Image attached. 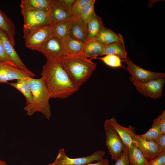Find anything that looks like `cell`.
<instances>
[{
    "label": "cell",
    "instance_id": "obj_1",
    "mask_svg": "<svg viewBox=\"0 0 165 165\" xmlns=\"http://www.w3.org/2000/svg\"><path fill=\"white\" fill-rule=\"evenodd\" d=\"M41 75L51 98H66L79 89L71 79L61 60L46 61L42 66Z\"/></svg>",
    "mask_w": 165,
    "mask_h": 165
},
{
    "label": "cell",
    "instance_id": "obj_2",
    "mask_svg": "<svg viewBox=\"0 0 165 165\" xmlns=\"http://www.w3.org/2000/svg\"><path fill=\"white\" fill-rule=\"evenodd\" d=\"M71 79L79 88L90 77L97 63L81 53L66 54L61 60Z\"/></svg>",
    "mask_w": 165,
    "mask_h": 165
},
{
    "label": "cell",
    "instance_id": "obj_3",
    "mask_svg": "<svg viewBox=\"0 0 165 165\" xmlns=\"http://www.w3.org/2000/svg\"><path fill=\"white\" fill-rule=\"evenodd\" d=\"M27 80L31 88L33 99L30 104L24 107V110L30 116L36 112H41L49 120L51 115L49 102L51 97L43 81L41 78H28Z\"/></svg>",
    "mask_w": 165,
    "mask_h": 165
},
{
    "label": "cell",
    "instance_id": "obj_4",
    "mask_svg": "<svg viewBox=\"0 0 165 165\" xmlns=\"http://www.w3.org/2000/svg\"><path fill=\"white\" fill-rule=\"evenodd\" d=\"M50 11L21 9L24 19L23 32L24 39L35 31L44 26L50 25Z\"/></svg>",
    "mask_w": 165,
    "mask_h": 165
},
{
    "label": "cell",
    "instance_id": "obj_5",
    "mask_svg": "<svg viewBox=\"0 0 165 165\" xmlns=\"http://www.w3.org/2000/svg\"><path fill=\"white\" fill-rule=\"evenodd\" d=\"M35 74L28 69H25L13 64L0 62V82L27 78H33Z\"/></svg>",
    "mask_w": 165,
    "mask_h": 165
},
{
    "label": "cell",
    "instance_id": "obj_6",
    "mask_svg": "<svg viewBox=\"0 0 165 165\" xmlns=\"http://www.w3.org/2000/svg\"><path fill=\"white\" fill-rule=\"evenodd\" d=\"M105 152L101 150L94 152L90 155L84 157L71 158L66 155L64 150L61 148L54 162L50 165H83L97 161L103 158Z\"/></svg>",
    "mask_w": 165,
    "mask_h": 165
},
{
    "label": "cell",
    "instance_id": "obj_7",
    "mask_svg": "<svg viewBox=\"0 0 165 165\" xmlns=\"http://www.w3.org/2000/svg\"><path fill=\"white\" fill-rule=\"evenodd\" d=\"M104 127L106 147L112 158L116 161L123 151L124 145L116 131L107 120Z\"/></svg>",
    "mask_w": 165,
    "mask_h": 165
},
{
    "label": "cell",
    "instance_id": "obj_8",
    "mask_svg": "<svg viewBox=\"0 0 165 165\" xmlns=\"http://www.w3.org/2000/svg\"><path fill=\"white\" fill-rule=\"evenodd\" d=\"M165 76L154 78L144 82H138L133 85L136 90L144 96L153 99L162 97Z\"/></svg>",
    "mask_w": 165,
    "mask_h": 165
},
{
    "label": "cell",
    "instance_id": "obj_9",
    "mask_svg": "<svg viewBox=\"0 0 165 165\" xmlns=\"http://www.w3.org/2000/svg\"><path fill=\"white\" fill-rule=\"evenodd\" d=\"M123 61L126 64L127 69L131 75L130 80L134 84L138 82H144L161 77L165 76L163 73L156 72L142 68L134 64L127 56Z\"/></svg>",
    "mask_w": 165,
    "mask_h": 165
},
{
    "label": "cell",
    "instance_id": "obj_10",
    "mask_svg": "<svg viewBox=\"0 0 165 165\" xmlns=\"http://www.w3.org/2000/svg\"><path fill=\"white\" fill-rule=\"evenodd\" d=\"M53 35L50 25L44 26L33 31L24 38L25 45L30 50L39 52L45 42Z\"/></svg>",
    "mask_w": 165,
    "mask_h": 165
},
{
    "label": "cell",
    "instance_id": "obj_11",
    "mask_svg": "<svg viewBox=\"0 0 165 165\" xmlns=\"http://www.w3.org/2000/svg\"><path fill=\"white\" fill-rule=\"evenodd\" d=\"M133 129L130 134L134 144L141 151L147 160L149 161L157 157L161 152L156 142L143 139L140 135L135 134Z\"/></svg>",
    "mask_w": 165,
    "mask_h": 165
},
{
    "label": "cell",
    "instance_id": "obj_12",
    "mask_svg": "<svg viewBox=\"0 0 165 165\" xmlns=\"http://www.w3.org/2000/svg\"><path fill=\"white\" fill-rule=\"evenodd\" d=\"M39 52L42 53L47 61L61 60L66 54L62 44L53 35L45 42Z\"/></svg>",
    "mask_w": 165,
    "mask_h": 165
},
{
    "label": "cell",
    "instance_id": "obj_13",
    "mask_svg": "<svg viewBox=\"0 0 165 165\" xmlns=\"http://www.w3.org/2000/svg\"><path fill=\"white\" fill-rule=\"evenodd\" d=\"M69 34L70 37L85 42L88 39L87 24L79 17L72 18L70 25Z\"/></svg>",
    "mask_w": 165,
    "mask_h": 165
},
{
    "label": "cell",
    "instance_id": "obj_14",
    "mask_svg": "<svg viewBox=\"0 0 165 165\" xmlns=\"http://www.w3.org/2000/svg\"><path fill=\"white\" fill-rule=\"evenodd\" d=\"M0 39L2 42L6 52L12 62L17 66L24 69H28L16 52L14 46L7 35L0 29Z\"/></svg>",
    "mask_w": 165,
    "mask_h": 165
},
{
    "label": "cell",
    "instance_id": "obj_15",
    "mask_svg": "<svg viewBox=\"0 0 165 165\" xmlns=\"http://www.w3.org/2000/svg\"><path fill=\"white\" fill-rule=\"evenodd\" d=\"M105 46L96 39H87L84 42L82 54L91 60L105 55Z\"/></svg>",
    "mask_w": 165,
    "mask_h": 165
},
{
    "label": "cell",
    "instance_id": "obj_16",
    "mask_svg": "<svg viewBox=\"0 0 165 165\" xmlns=\"http://www.w3.org/2000/svg\"><path fill=\"white\" fill-rule=\"evenodd\" d=\"M106 120L116 131L125 147L128 149L134 144L130 134V132L133 129L132 127H126L121 126L118 123L114 116Z\"/></svg>",
    "mask_w": 165,
    "mask_h": 165
},
{
    "label": "cell",
    "instance_id": "obj_17",
    "mask_svg": "<svg viewBox=\"0 0 165 165\" xmlns=\"http://www.w3.org/2000/svg\"><path fill=\"white\" fill-rule=\"evenodd\" d=\"M96 39L105 46L123 42V37L120 34L116 33L104 27L101 30Z\"/></svg>",
    "mask_w": 165,
    "mask_h": 165
},
{
    "label": "cell",
    "instance_id": "obj_18",
    "mask_svg": "<svg viewBox=\"0 0 165 165\" xmlns=\"http://www.w3.org/2000/svg\"><path fill=\"white\" fill-rule=\"evenodd\" d=\"M52 0H22L21 9L49 11L51 7Z\"/></svg>",
    "mask_w": 165,
    "mask_h": 165
},
{
    "label": "cell",
    "instance_id": "obj_19",
    "mask_svg": "<svg viewBox=\"0 0 165 165\" xmlns=\"http://www.w3.org/2000/svg\"><path fill=\"white\" fill-rule=\"evenodd\" d=\"M71 21H66L50 24L53 35L61 44L70 37L69 29Z\"/></svg>",
    "mask_w": 165,
    "mask_h": 165
},
{
    "label": "cell",
    "instance_id": "obj_20",
    "mask_svg": "<svg viewBox=\"0 0 165 165\" xmlns=\"http://www.w3.org/2000/svg\"><path fill=\"white\" fill-rule=\"evenodd\" d=\"M50 24L54 23L71 21L73 17L71 13L52 3L50 11Z\"/></svg>",
    "mask_w": 165,
    "mask_h": 165
},
{
    "label": "cell",
    "instance_id": "obj_21",
    "mask_svg": "<svg viewBox=\"0 0 165 165\" xmlns=\"http://www.w3.org/2000/svg\"><path fill=\"white\" fill-rule=\"evenodd\" d=\"M0 29L7 35L13 45L14 46L15 29L11 20L0 10Z\"/></svg>",
    "mask_w": 165,
    "mask_h": 165
},
{
    "label": "cell",
    "instance_id": "obj_22",
    "mask_svg": "<svg viewBox=\"0 0 165 165\" xmlns=\"http://www.w3.org/2000/svg\"><path fill=\"white\" fill-rule=\"evenodd\" d=\"M27 78L17 79L16 82L14 83H7L18 90L24 96L26 100L25 106L30 104L33 99L31 90L27 81Z\"/></svg>",
    "mask_w": 165,
    "mask_h": 165
},
{
    "label": "cell",
    "instance_id": "obj_23",
    "mask_svg": "<svg viewBox=\"0 0 165 165\" xmlns=\"http://www.w3.org/2000/svg\"><path fill=\"white\" fill-rule=\"evenodd\" d=\"M86 24L88 39H96L101 30L104 27L101 18L95 13Z\"/></svg>",
    "mask_w": 165,
    "mask_h": 165
},
{
    "label": "cell",
    "instance_id": "obj_24",
    "mask_svg": "<svg viewBox=\"0 0 165 165\" xmlns=\"http://www.w3.org/2000/svg\"><path fill=\"white\" fill-rule=\"evenodd\" d=\"M61 44L67 54H82L84 42L70 37Z\"/></svg>",
    "mask_w": 165,
    "mask_h": 165
},
{
    "label": "cell",
    "instance_id": "obj_25",
    "mask_svg": "<svg viewBox=\"0 0 165 165\" xmlns=\"http://www.w3.org/2000/svg\"><path fill=\"white\" fill-rule=\"evenodd\" d=\"M128 154L131 165H148V161L134 144L128 149Z\"/></svg>",
    "mask_w": 165,
    "mask_h": 165
},
{
    "label": "cell",
    "instance_id": "obj_26",
    "mask_svg": "<svg viewBox=\"0 0 165 165\" xmlns=\"http://www.w3.org/2000/svg\"><path fill=\"white\" fill-rule=\"evenodd\" d=\"M104 51L105 55H115L123 60L127 57L124 42L105 46Z\"/></svg>",
    "mask_w": 165,
    "mask_h": 165
},
{
    "label": "cell",
    "instance_id": "obj_27",
    "mask_svg": "<svg viewBox=\"0 0 165 165\" xmlns=\"http://www.w3.org/2000/svg\"><path fill=\"white\" fill-rule=\"evenodd\" d=\"M161 134L159 116L155 119L151 127L145 133L139 135L143 139L147 141H156Z\"/></svg>",
    "mask_w": 165,
    "mask_h": 165
},
{
    "label": "cell",
    "instance_id": "obj_28",
    "mask_svg": "<svg viewBox=\"0 0 165 165\" xmlns=\"http://www.w3.org/2000/svg\"><path fill=\"white\" fill-rule=\"evenodd\" d=\"M95 2V0H90L83 7L81 12L79 18L86 23L95 13L94 11Z\"/></svg>",
    "mask_w": 165,
    "mask_h": 165
},
{
    "label": "cell",
    "instance_id": "obj_29",
    "mask_svg": "<svg viewBox=\"0 0 165 165\" xmlns=\"http://www.w3.org/2000/svg\"><path fill=\"white\" fill-rule=\"evenodd\" d=\"M95 59L100 60L105 64L112 68L124 67L121 64V59L115 55H107L104 57H97Z\"/></svg>",
    "mask_w": 165,
    "mask_h": 165
},
{
    "label": "cell",
    "instance_id": "obj_30",
    "mask_svg": "<svg viewBox=\"0 0 165 165\" xmlns=\"http://www.w3.org/2000/svg\"><path fill=\"white\" fill-rule=\"evenodd\" d=\"M90 0H75L71 12L73 18L79 17L83 8Z\"/></svg>",
    "mask_w": 165,
    "mask_h": 165
},
{
    "label": "cell",
    "instance_id": "obj_31",
    "mask_svg": "<svg viewBox=\"0 0 165 165\" xmlns=\"http://www.w3.org/2000/svg\"><path fill=\"white\" fill-rule=\"evenodd\" d=\"M75 0H52V4L71 13Z\"/></svg>",
    "mask_w": 165,
    "mask_h": 165
},
{
    "label": "cell",
    "instance_id": "obj_32",
    "mask_svg": "<svg viewBox=\"0 0 165 165\" xmlns=\"http://www.w3.org/2000/svg\"><path fill=\"white\" fill-rule=\"evenodd\" d=\"M114 165H131L129 160L127 148L125 147L122 152L116 161Z\"/></svg>",
    "mask_w": 165,
    "mask_h": 165
},
{
    "label": "cell",
    "instance_id": "obj_33",
    "mask_svg": "<svg viewBox=\"0 0 165 165\" xmlns=\"http://www.w3.org/2000/svg\"><path fill=\"white\" fill-rule=\"evenodd\" d=\"M147 165H165V152H161L156 158L148 161Z\"/></svg>",
    "mask_w": 165,
    "mask_h": 165
},
{
    "label": "cell",
    "instance_id": "obj_34",
    "mask_svg": "<svg viewBox=\"0 0 165 165\" xmlns=\"http://www.w3.org/2000/svg\"><path fill=\"white\" fill-rule=\"evenodd\" d=\"M0 62H6L13 64L7 56L3 45L0 39Z\"/></svg>",
    "mask_w": 165,
    "mask_h": 165
},
{
    "label": "cell",
    "instance_id": "obj_35",
    "mask_svg": "<svg viewBox=\"0 0 165 165\" xmlns=\"http://www.w3.org/2000/svg\"><path fill=\"white\" fill-rule=\"evenodd\" d=\"M161 152H165V134H161L156 141Z\"/></svg>",
    "mask_w": 165,
    "mask_h": 165
},
{
    "label": "cell",
    "instance_id": "obj_36",
    "mask_svg": "<svg viewBox=\"0 0 165 165\" xmlns=\"http://www.w3.org/2000/svg\"><path fill=\"white\" fill-rule=\"evenodd\" d=\"M161 133L165 134V111L163 110L162 113L159 116Z\"/></svg>",
    "mask_w": 165,
    "mask_h": 165
},
{
    "label": "cell",
    "instance_id": "obj_37",
    "mask_svg": "<svg viewBox=\"0 0 165 165\" xmlns=\"http://www.w3.org/2000/svg\"><path fill=\"white\" fill-rule=\"evenodd\" d=\"M83 165H109V161L107 159L103 158L94 163H88Z\"/></svg>",
    "mask_w": 165,
    "mask_h": 165
},
{
    "label": "cell",
    "instance_id": "obj_38",
    "mask_svg": "<svg viewBox=\"0 0 165 165\" xmlns=\"http://www.w3.org/2000/svg\"><path fill=\"white\" fill-rule=\"evenodd\" d=\"M0 165H7V164L5 161L0 160Z\"/></svg>",
    "mask_w": 165,
    "mask_h": 165
},
{
    "label": "cell",
    "instance_id": "obj_39",
    "mask_svg": "<svg viewBox=\"0 0 165 165\" xmlns=\"http://www.w3.org/2000/svg\"><path fill=\"white\" fill-rule=\"evenodd\" d=\"M48 165H50V164H49Z\"/></svg>",
    "mask_w": 165,
    "mask_h": 165
},
{
    "label": "cell",
    "instance_id": "obj_40",
    "mask_svg": "<svg viewBox=\"0 0 165 165\" xmlns=\"http://www.w3.org/2000/svg\"><path fill=\"white\" fill-rule=\"evenodd\" d=\"M0 83H1L0 82Z\"/></svg>",
    "mask_w": 165,
    "mask_h": 165
}]
</instances>
